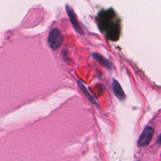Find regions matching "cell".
Instances as JSON below:
<instances>
[{"instance_id":"6da1fadb","label":"cell","mask_w":161,"mask_h":161,"mask_svg":"<svg viewBox=\"0 0 161 161\" xmlns=\"http://www.w3.org/2000/svg\"><path fill=\"white\" fill-rule=\"evenodd\" d=\"M48 43L50 48L53 50H57L61 47L62 43V36L59 30L54 28L50 31L48 38Z\"/></svg>"},{"instance_id":"7a4b0ae2","label":"cell","mask_w":161,"mask_h":161,"mask_svg":"<svg viewBox=\"0 0 161 161\" xmlns=\"http://www.w3.org/2000/svg\"><path fill=\"white\" fill-rule=\"evenodd\" d=\"M154 130L153 127H147L142 132V134L140 136L138 142V146L139 147H144L146 146L149 142H150L151 139H152L153 136Z\"/></svg>"},{"instance_id":"3957f363","label":"cell","mask_w":161,"mask_h":161,"mask_svg":"<svg viewBox=\"0 0 161 161\" xmlns=\"http://www.w3.org/2000/svg\"><path fill=\"white\" fill-rule=\"evenodd\" d=\"M113 88L116 97L119 99H120V100H124V97H125V94H124V91H123L119 83L116 80H113Z\"/></svg>"},{"instance_id":"277c9868","label":"cell","mask_w":161,"mask_h":161,"mask_svg":"<svg viewBox=\"0 0 161 161\" xmlns=\"http://www.w3.org/2000/svg\"><path fill=\"white\" fill-rule=\"evenodd\" d=\"M67 11H68V14H69V17H70V20H71V21H72V25H73L74 28L77 30V31L82 33V30H81V28H80V27L79 26V24H78V22H77L75 15H74L73 11H72V9H71L70 7H69V6H67Z\"/></svg>"},{"instance_id":"5b68a950","label":"cell","mask_w":161,"mask_h":161,"mask_svg":"<svg viewBox=\"0 0 161 161\" xmlns=\"http://www.w3.org/2000/svg\"><path fill=\"white\" fill-rule=\"evenodd\" d=\"M93 57H94V58H95L102 66H104V67L107 68V69H110L112 68V64H110L109 61H107L105 58H104L103 57L101 56V55L97 54V53H94V54H93Z\"/></svg>"},{"instance_id":"8992f818","label":"cell","mask_w":161,"mask_h":161,"mask_svg":"<svg viewBox=\"0 0 161 161\" xmlns=\"http://www.w3.org/2000/svg\"><path fill=\"white\" fill-rule=\"evenodd\" d=\"M79 85H80V88H81V89H82V91H83V92H84V93H85V95H86V97H88V98H89V100H90V101H91V102H92V103H95V101H94V99H93V98H92V97H91V95H90V94H89V93H88V92H87V91H86V89H85V86H83V84H81V83H80V82H79Z\"/></svg>"}]
</instances>
